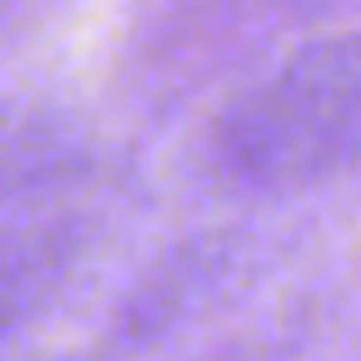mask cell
<instances>
[{
	"instance_id": "cell-1",
	"label": "cell",
	"mask_w": 361,
	"mask_h": 361,
	"mask_svg": "<svg viewBox=\"0 0 361 361\" xmlns=\"http://www.w3.org/2000/svg\"><path fill=\"white\" fill-rule=\"evenodd\" d=\"M243 154L262 173H326L361 159V40L297 60L252 109Z\"/></svg>"
}]
</instances>
